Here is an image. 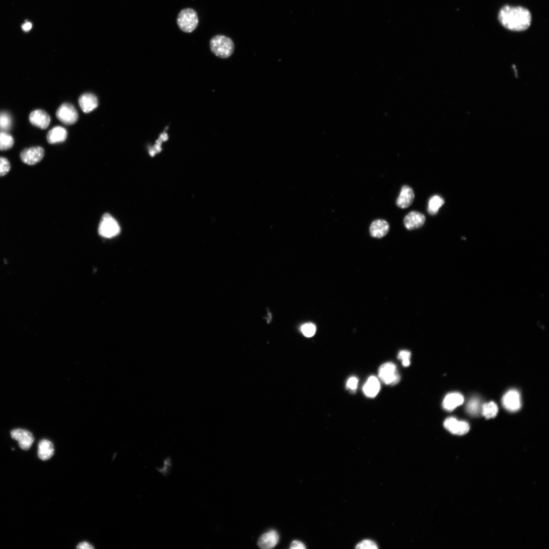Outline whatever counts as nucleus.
Masks as SVG:
<instances>
[{
	"mask_svg": "<svg viewBox=\"0 0 549 549\" xmlns=\"http://www.w3.org/2000/svg\"><path fill=\"white\" fill-rule=\"evenodd\" d=\"M29 120L32 125L42 129L48 127L51 122L49 114L41 110L33 111L30 113Z\"/></svg>",
	"mask_w": 549,
	"mask_h": 549,
	"instance_id": "nucleus-10",
	"label": "nucleus"
},
{
	"mask_svg": "<svg viewBox=\"0 0 549 549\" xmlns=\"http://www.w3.org/2000/svg\"><path fill=\"white\" fill-rule=\"evenodd\" d=\"M179 28L186 33L193 32L199 25V17L197 12L192 8L182 10L177 17Z\"/></svg>",
	"mask_w": 549,
	"mask_h": 549,
	"instance_id": "nucleus-3",
	"label": "nucleus"
},
{
	"mask_svg": "<svg viewBox=\"0 0 549 549\" xmlns=\"http://www.w3.org/2000/svg\"><path fill=\"white\" fill-rule=\"evenodd\" d=\"M355 548L358 549H377L378 547L374 541L370 540H365L358 543Z\"/></svg>",
	"mask_w": 549,
	"mask_h": 549,
	"instance_id": "nucleus-29",
	"label": "nucleus"
},
{
	"mask_svg": "<svg viewBox=\"0 0 549 549\" xmlns=\"http://www.w3.org/2000/svg\"><path fill=\"white\" fill-rule=\"evenodd\" d=\"M79 103L82 110L85 113L93 111L99 106L97 97L91 93L82 95L79 100Z\"/></svg>",
	"mask_w": 549,
	"mask_h": 549,
	"instance_id": "nucleus-14",
	"label": "nucleus"
},
{
	"mask_svg": "<svg viewBox=\"0 0 549 549\" xmlns=\"http://www.w3.org/2000/svg\"><path fill=\"white\" fill-rule=\"evenodd\" d=\"M498 19L506 29L520 32L526 30L530 27L532 18L531 13L527 8L507 5L500 10Z\"/></svg>",
	"mask_w": 549,
	"mask_h": 549,
	"instance_id": "nucleus-1",
	"label": "nucleus"
},
{
	"mask_svg": "<svg viewBox=\"0 0 549 549\" xmlns=\"http://www.w3.org/2000/svg\"><path fill=\"white\" fill-rule=\"evenodd\" d=\"M481 409L480 400L476 398L471 399L467 406L468 412L472 415L478 414Z\"/></svg>",
	"mask_w": 549,
	"mask_h": 549,
	"instance_id": "nucleus-25",
	"label": "nucleus"
},
{
	"mask_svg": "<svg viewBox=\"0 0 549 549\" xmlns=\"http://www.w3.org/2000/svg\"><path fill=\"white\" fill-rule=\"evenodd\" d=\"M411 352L407 350H403L399 352L398 359L402 361L404 367H409L411 365Z\"/></svg>",
	"mask_w": 549,
	"mask_h": 549,
	"instance_id": "nucleus-26",
	"label": "nucleus"
},
{
	"mask_svg": "<svg viewBox=\"0 0 549 549\" xmlns=\"http://www.w3.org/2000/svg\"><path fill=\"white\" fill-rule=\"evenodd\" d=\"M12 124L11 115L5 111L0 112V131L7 132L11 129Z\"/></svg>",
	"mask_w": 549,
	"mask_h": 549,
	"instance_id": "nucleus-24",
	"label": "nucleus"
},
{
	"mask_svg": "<svg viewBox=\"0 0 549 549\" xmlns=\"http://www.w3.org/2000/svg\"><path fill=\"white\" fill-rule=\"evenodd\" d=\"M79 549H92L94 547L89 543L84 542L79 544L77 546Z\"/></svg>",
	"mask_w": 549,
	"mask_h": 549,
	"instance_id": "nucleus-32",
	"label": "nucleus"
},
{
	"mask_svg": "<svg viewBox=\"0 0 549 549\" xmlns=\"http://www.w3.org/2000/svg\"><path fill=\"white\" fill-rule=\"evenodd\" d=\"M463 396L459 393H452L447 394L444 398L442 406L447 411H452L464 402Z\"/></svg>",
	"mask_w": 549,
	"mask_h": 549,
	"instance_id": "nucleus-15",
	"label": "nucleus"
},
{
	"mask_svg": "<svg viewBox=\"0 0 549 549\" xmlns=\"http://www.w3.org/2000/svg\"><path fill=\"white\" fill-rule=\"evenodd\" d=\"M120 231L118 223L110 214L104 215L99 227V232L101 236L112 238L120 233Z\"/></svg>",
	"mask_w": 549,
	"mask_h": 549,
	"instance_id": "nucleus-5",
	"label": "nucleus"
},
{
	"mask_svg": "<svg viewBox=\"0 0 549 549\" xmlns=\"http://www.w3.org/2000/svg\"><path fill=\"white\" fill-rule=\"evenodd\" d=\"M11 438L18 441L23 450H28L32 446L34 438L33 435L24 429H16L11 432Z\"/></svg>",
	"mask_w": 549,
	"mask_h": 549,
	"instance_id": "nucleus-9",
	"label": "nucleus"
},
{
	"mask_svg": "<svg viewBox=\"0 0 549 549\" xmlns=\"http://www.w3.org/2000/svg\"><path fill=\"white\" fill-rule=\"evenodd\" d=\"M279 539L278 533L275 531H271L260 537L258 541V545L262 549H272L277 545Z\"/></svg>",
	"mask_w": 549,
	"mask_h": 549,
	"instance_id": "nucleus-16",
	"label": "nucleus"
},
{
	"mask_svg": "<svg viewBox=\"0 0 549 549\" xmlns=\"http://www.w3.org/2000/svg\"><path fill=\"white\" fill-rule=\"evenodd\" d=\"M378 376L383 383L387 385H396L401 379L396 365L392 362L382 365L379 368Z\"/></svg>",
	"mask_w": 549,
	"mask_h": 549,
	"instance_id": "nucleus-4",
	"label": "nucleus"
},
{
	"mask_svg": "<svg viewBox=\"0 0 549 549\" xmlns=\"http://www.w3.org/2000/svg\"><path fill=\"white\" fill-rule=\"evenodd\" d=\"M504 407L511 412H516L521 408V399L519 392L516 390L508 392L503 398Z\"/></svg>",
	"mask_w": 549,
	"mask_h": 549,
	"instance_id": "nucleus-11",
	"label": "nucleus"
},
{
	"mask_svg": "<svg viewBox=\"0 0 549 549\" xmlns=\"http://www.w3.org/2000/svg\"><path fill=\"white\" fill-rule=\"evenodd\" d=\"M444 203L443 199L440 197L439 196H434L429 202L428 213L432 216H435L438 213L439 209L443 205Z\"/></svg>",
	"mask_w": 549,
	"mask_h": 549,
	"instance_id": "nucleus-22",
	"label": "nucleus"
},
{
	"mask_svg": "<svg viewBox=\"0 0 549 549\" xmlns=\"http://www.w3.org/2000/svg\"><path fill=\"white\" fill-rule=\"evenodd\" d=\"M390 230L389 224L384 220H376L373 221L370 227V232L373 237L381 238L385 236Z\"/></svg>",
	"mask_w": 549,
	"mask_h": 549,
	"instance_id": "nucleus-17",
	"label": "nucleus"
},
{
	"mask_svg": "<svg viewBox=\"0 0 549 549\" xmlns=\"http://www.w3.org/2000/svg\"><path fill=\"white\" fill-rule=\"evenodd\" d=\"M380 389V384L378 378L375 376L369 377L363 386V391L365 395L371 398L375 397Z\"/></svg>",
	"mask_w": 549,
	"mask_h": 549,
	"instance_id": "nucleus-18",
	"label": "nucleus"
},
{
	"mask_svg": "<svg viewBox=\"0 0 549 549\" xmlns=\"http://www.w3.org/2000/svg\"><path fill=\"white\" fill-rule=\"evenodd\" d=\"M44 156V150L41 147H34L23 150L20 154L21 161L28 165H34L40 162Z\"/></svg>",
	"mask_w": 549,
	"mask_h": 549,
	"instance_id": "nucleus-7",
	"label": "nucleus"
},
{
	"mask_svg": "<svg viewBox=\"0 0 549 549\" xmlns=\"http://www.w3.org/2000/svg\"><path fill=\"white\" fill-rule=\"evenodd\" d=\"M444 427L453 435L463 436L468 433L470 426L465 421H459L455 418H448L444 422Z\"/></svg>",
	"mask_w": 549,
	"mask_h": 549,
	"instance_id": "nucleus-8",
	"label": "nucleus"
},
{
	"mask_svg": "<svg viewBox=\"0 0 549 549\" xmlns=\"http://www.w3.org/2000/svg\"><path fill=\"white\" fill-rule=\"evenodd\" d=\"M290 548L292 549H305L306 548L301 542L294 541L292 543Z\"/></svg>",
	"mask_w": 549,
	"mask_h": 549,
	"instance_id": "nucleus-31",
	"label": "nucleus"
},
{
	"mask_svg": "<svg viewBox=\"0 0 549 549\" xmlns=\"http://www.w3.org/2000/svg\"><path fill=\"white\" fill-rule=\"evenodd\" d=\"M67 137V130L61 126H56L52 129L47 135V141L51 144L64 141Z\"/></svg>",
	"mask_w": 549,
	"mask_h": 549,
	"instance_id": "nucleus-20",
	"label": "nucleus"
},
{
	"mask_svg": "<svg viewBox=\"0 0 549 549\" xmlns=\"http://www.w3.org/2000/svg\"><path fill=\"white\" fill-rule=\"evenodd\" d=\"M481 411L483 416L487 419H490L494 418L497 416L498 408L496 403L493 402H490L482 406Z\"/></svg>",
	"mask_w": 549,
	"mask_h": 549,
	"instance_id": "nucleus-23",
	"label": "nucleus"
},
{
	"mask_svg": "<svg viewBox=\"0 0 549 549\" xmlns=\"http://www.w3.org/2000/svg\"><path fill=\"white\" fill-rule=\"evenodd\" d=\"M32 28V24L30 22H26L22 26V29L25 32L29 31Z\"/></svg>",
	"mask_w": 549,
	"mask_h": 549,
	"instance_id": "nucleus-33",
	"label": "nucleus"
},
{
	"mask_svg": "<svg viewBox=\"0 0 549 549\" xmlns=\"http://www.w3.org/2000/svg\"><path fill=\"white\" fill-rule=\"evenodd\" d=\"M358 382L359 380L356 377H351L347 381V388L351 391H355L357 388Z\"/></svg>",
	"mask_w": 549,
	"mask_h": 549,
	"instance_id": "nucleus-30",
	"label": "nucleus"
},
{
	"mask_svg": "<svg viewBox=\"0 0 549 549\" xmlns=\"http://www.w3.org/2000/svg\"><path fill=\"white\" fill-rule=\"evenodd\" d=\"M414 200L415 194L414 190L410 186L405 185L402 188L396 204L398 207L401 209H406L412 205Z\"/></svg>",
	"mask_w": 549,
	"mask_h": 549,
	"instance_id": "nucleus-13",
	"label": "nucleus"
},
{
	"mask_svg": "<svg viewBox=\"0 0 549 549\" xmlns=\"http://www.w3.org/2000/svg\"><path fill=\"white\" fill-rule=\"evenodd\" d=\"M301 330L304 336L307 337H312L316 333V327L312 323H308L302 327Z\"/></svg>",
	"mask_w": 549,
	"mask_h": 549,
	"instance_id": "nucleus-28",
	"label": "nucleus"
},
{
	"mask_svg": "<svg viewBox=\"0 0 549 549\" xmlns=\"http://www.w3.org/2000/svg\"><path fill=\"white\" fill-rule=\"evenodd\" d=\"M54 447L53 443L49 440L43 439L38 445V455L39 458L45 461L49 460L54 455Z\"/></svg>",
	"mask_w": 549,
	"mask_h": 549,
	"instance_id": "nucleus-19",
	"label": "nucleus"
},
{
	"mask_svg": "<svg viewBox=\"0 0 549 549\" xmlns=\"http://www.w3.org/2000/svg\"><path fill=\"white\" fill-rule=\"evenodd\" d=\"M56 116L63 124L71 125L78 120L79 114L76 108L69 104H64L58 109Z\"/></svg>",
	"mask_w": 549,
	"mask_h": 549,
	"instance_id": "nucleus-6",
	"label": "nucleus"
},
{
	"mask_svg": "<svg viewBox=\"0 0 549 549\" xmlns=\"http://www.w3.org/2000/svg\"><path fill=\"white\" fill-rule=\"evenodd\" d=\"M10 169L11 165L9 160L5 157H0V177L6 175Z\"/></svg>",
	"mask_w": 549,
	"mask_h": 549,
	"instance_id": "nucleus-27",
	"label": "nucleus"
},
{
	"mask_svg": "<svg viewBox=\"0 0 549 549\" xmlns=\"http://www.w3.org/2000/svg\"><path fill=\"white\" fill-rule=\"evenodd\" d=\"M212 52L221 58H227L233 53L234 45L232 40L223 35H217L210 41Z\"/></svg>",
	"mask_w": 549,
	"mask_h": 549,
	"instance_id": "nucleus-2",
	"label": "nucleus"
},
{
	"mask_svg": "<svg viewBox=\"0 0 549 549\" xmlns=\"http://www.w3.org/2000/svg\"><path fill=\"white\" fill-rule=\"evenodd\" d=\"M426 221V218L421 213L413 211L410 213L404 219V224L409 230H414L423 226Z\"/></svg>",
	"mask_w": 549,
	"mask_h": 549,
	"instance_id": "nucleus-12",
	"label": "nucleus"
},
{
	"mask_svg": "<svg viewBox=\"0 0 549 549\" xmlns=\"http://www.w3.org/2000/svg\"><path fill=\"white\" fill-rule=\"evenodd\" d=\"M14 138L6 131H0V150L6 151L12 148Z\"/></svg>",
	"mask_w": 549,
	"mask_h": 549,
	"instance_id": "nucleus-21",
	"label": "nucleus"
}]
</instances>
